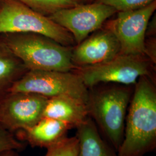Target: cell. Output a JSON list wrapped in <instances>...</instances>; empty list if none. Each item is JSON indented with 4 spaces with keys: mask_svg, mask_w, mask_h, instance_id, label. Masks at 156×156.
I'll use <instances>...</instances> for the list:
<instances>
[{
    "mask_svg": "<svg viewBox=\"0 0 156 156\" xmlns=\"http://www.w3.org/2000/svg\"><path fill=\"white\" fill-rule=\"evenodd\" d=\"M30 93L48 98L67 95L87 104L89 90L78 74L69 72L28 70L12 86L9 93Z\"/></svg>",
    "mask_w": 156,
    "mask_h": 156,
    "instance_id": "5",
    "label": "cell"
},
{
    "mask_svg": "<svg viewBox=\"0 0 156 156\" xmlns=\"http://www.w3.org/2000/svg\"><path fill=\"white\" fill-rule=\"evenodd\" d=\"M156 9L155 0L137 9L118 12L111 30L119 41L122 54L140 56L146 53L145 34Z\"/></svg>",
    "mask_w": 156,
    "mask_h": 156,
    "instance_id": "9",
    "label": "cell"
},
{
    "mask_svg": "<svg viewBox=\"0 0 156 156\" xmlns=\"http://www.w3.org/2000/svg\"><path fill=\"white\" fill-rule=\"evenodd\" d=\"M131 93L127 87L111 86L90 91L86 106L102 137L118 151L123 142Z\"/></svg>",
    "mask_w": 156,
    "mask_h": 156,
    "instance_id": "3",
    "label": "cell"
},
{
    "mask_svg": "<svg viewBox=\"0 0 156 156\" xmlns=\"http://www.w3.org/2000/svg\"><path fill=\"white\" fill-rule=\"evenodd\" d=\"M116 12V10L113 7L95 2L62 8L48 17L66 29L79 44L90 34L100 29L104 22Z\"/></svg>",
    "mask_w": 156,
    "mask_h": 156,
    "instance_id": "8",
    "label": "cell"
},
{
    "mask_svg": "<svg viewBox=\"0 0 156 156\" xmlns=\"http://www.w3.org/2000/svg\"><path fill=\"white\" fill-rule=\"evenodd\" d=\"M48 98L30 93H9L0 100V124L13 134L33 127L43 117Z\"/></svg>",
    "mask_w": 156,
    "mask_h": 156,
    "instance_id": "7",
    "label": "cell"
},
{
    "mask_svg": "<svg viewBox=\"0 0 156 156\" xmlns=\"http://www.w3.org/2000/svg\"><path fill=\"white\" fill-rule=\"evenodd\" d=\"M28 71L0 34V100L9 93L13 83Z\"/></svg>",
    "mask_w": 156,
    "mask_h": 156,
    "instance_id": "14",
    "label": "cell"
},
{
    "mask_svg": "<svg viewBox=\"0 0 156 156\" xmlns=\"http://www.w3.org/2000/svg\"><path fill=\"white\" fill-rule=\"evenodd\" d=\"M1 35L28 70L69 72L75 68L70 49L48 37L30 33Z\"/></svg>",
    "mask_w": 156,
    "mask_h": 156,
    "instance_id": "2",
    "label": "cell"
},
{
    "mask_svg": "<svg viewBox=\"0 0 156 156\" xmlns=\"http://www.w3.org/2000/svg\"><path fill=\"white\" fill-rule=\"evenodd\" d=\"M39 13L49 16L62 8L76 5L68 0H15Z\"/></svg>",
    "mask_w": 156,
    "mask_h": 156,
    "instance_id": "15",
    "label": "cell"
},
{
    "mask_svg": "<svg viewBox=\"0 0 156 156\" xmlns=\"http://www.w3.org/2000/svg\"><path fill=\"white\" fill-rule=\"evenodd\" d=\"M27 33L45 35L66 46L75 41L71 34L48 16L16 1L4 0L0 6V34Z\"/></svg>",
    "mask_w": 156,
    "mask_h": 156,
    "instance_id": "4",
    "label": "cell"
},
{
    "mask_svg": "<svg viewBox=\"0 0 156 156\" xmlns=\"http://www.w3.org/2000/svg\"><path fill=\"white\" fill-rule=\"evenodd\" d=\"M72 128L67 123L43 117L33 127L16 131L15 136L19 140L27 142L33 147L47 149L66 138L68 131Z\"/></svg>",
    "mask_w": 156,
    "mask_h": 156,
    "instance_id": "11",
    "label": "cell"
},
{
    "mask_svg": "<svg viewBox=\"0 0 156 156\" xmlns=\"http://www.w3.org/2000/svg\"><path fill=\"white\" fill-rule=\"evenodd\" d=\"M26 147L24 143L18 140L15 135L0 124V152L7 150L20 151Z\"/></svg>",
    "mask_w": 156,
    "mask_h": 156,
    "instance_id": "18",
    "label": "cell"
},
{
    "mask_svg": "<svg viewBox=\"0 0 156 156\" xmlns=\"http://www.w3.org/2000/svg\"><path fill=\"white\" fill-rule=\"evenodd\" d=\"M79 142L76 136L66 137L47 149L45 156H77Z\"/></svg>",
    "mask_w": 156,
    "mask_h": 156,
    "instance_id": "16",
    "label": "cell"
},
{
    "mask_svg": "<svg viewBox=\"0 0 156 156\" xmlns=\"http://www.w3.org/2000/svg\"><path fill=\"white\" fill-rule=\"evenodd\" d=\"M120 52V46L111 30H104L87 37L72 51V61L91 66L109 61Z\"/></svg>",
    "mask_w": 156,
    "mask_h": 156,
    "instance_id": "10",
    "label": "cell"
},
{
    "mask_svg": "<svg viewBox=\"0 0 156 156\" xmlns=\"http://www.w3.org/2000/svg\"><path fill=\"white\" fill-rule=\"evenodd\" d=\"M155 0H97L115 8L117 12L128 11L137 9L149 5Z\"/></svg>",
    "mask_w": 156,
    "mask_h": 156,
    "instance_id": "17",
    "label": "cell"
},
{
    "mask_svg": "<svg viewBox=\"0 0 156 156\" xmlns=\"http://www.w3.org/2000/svg\"><path fill=\"white\" fill-rule=\"evenodd\" d=\"M148 72L147 64L140 56L122 53L109 61L84 67L78 74L89 89L101 83L136 84Z\"/></svg>",
    "mask_w": 156,
    "mask_h": 156,
    "instance_id": "6",
    "label": "cell"
},
{
    "mask_svg": "<svg viewBox=\"0 0 156 156\" xmlns=\"http://www.w3.org/2000/svg\"><path fill=\"white\" fill-rule=\"evenodd\" d=\"M68 1H71V2H73L76 4H78V2L79 1V0H68Z\"/></svg>",
    "mask_w": 156,
    "mask_h": 156,
    "instance_id": "20",
    "label": "cell"
},
{
    "mask_svg": "<svg viewBox=\"0 0 156 156\" xmlns=\"http://www.w3.org/2000/svg\"><path fill=\"white\" fill-rule=\"evenodd\" d=\"M156 148V90L145 76L135 87L125 123L119 156H144Z\"/></svg>",
    "mask_w": 156,
    "mask_h": 156,
    "instance_id": "1",
    "label": "cell"
},
{
    "mask_svg": "<svg viewBox=\"0 0 156 156\" xmlns=\"http://www.w3.org/2000/svg\"><path fill=\"white\" fill-rule=\"evenodd\" d=\"M79 142L77 156H119L116 151L100 134L89 116L76 127Z\"/></svg>",
    "mask_w": 156,
    "mask_h": 156,
    "instance_id": "13",
    "label": "cell"
},
{
    "mask_svg": "<svg viewBox=\"0 0 156 156\" xmlns=\"http://www.w3.org/2000/svg\"><path fill=\"white\" fill-rule=\"evenodd\" d=\"M85 102L67 95L48 98L43 112V117L61 121L76 128L88 117Z\"/></svg>",
    "mask_w": 156,
    "mask_h": 156,
    "instance_id": "12",
    "label": "cell"
},
{
    "mask_svg": "<svg viewBox=\"0 0 156 156\" xmlns=\"http://www.w3.org/2000/svg\"><path fill=\"white\" fill-rule=\"evenodd\" d=\"M19 151L16 150H7L0 152V156H21Z\"/></svg>",
    "mask_w": 156,
    "mask_h": 156,
    "instance_id": "19",
    "label": "cell"
}]
</instances>
